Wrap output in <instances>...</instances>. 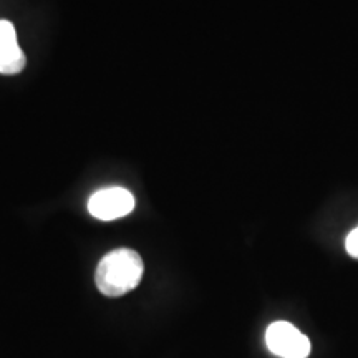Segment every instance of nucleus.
<instances>
[{"label":"nucleus","mask_w":358,"mask_h":358,"mask_svg":"<svg viewBox=\"0 0 358 358\" xmlns=\"http://www.w3.org/2000/svg\"><path fill=\"white\" fill-rule=\"evenodd\" d=\"M145 264L136 250L122 248L106 254L98 262L95 284L106 297H122L140 285Z\"/></svg>","instance_id":"f257e3e1"},{"label":"nucleus","mask_w":358,"mask_h":358,"mask_svg":"<svg viewBox=\"0 0 358 358\" xmlns=\"http://www.w3.org/2000/svg\"><path fill=\"white\" fill-rule=\"evenodd\" d=\"M266 345L280 358H307L310 340L289 322H274L266 330Z\"/></svg>","instance_id":"f03ea898"},{"label":"nucleus","mask_w":358,"mask_h":358,"mask_svg":"<svg viewBox=\"0 0 358 358\" xmlns=\"http://www.w3.org/2000/svg\"><path fill=\"white\" fill-rule=\"evenodd\" d=\"M134 209V196L124 187H105L90 196L88 213L98 221H116Z\"/></svg>","instance_id":"7ed1b4c3"},{"label":"nucleus","mask_w":358,"mask_h":358,"mask_svg":"<svg viewBox=\"0 0 358 358\" xmlns=\"http://www.w3.org/2000/svg\"><path fill=\"white\" fill-rule=\"evenodd\" d=\"M25 65L27 57L19 45L15 25L10 20H0V73L17 75Z\"/></svg>","instance_id":"20e7f679"},{"label":"nucleus","mask_w":358,"mask_h":358,"mask_svg":"<svg viewBox=\"0 0 358 358\" xmlns=\"http://www.w3.org/2000/svg\"><path fill=\"white\" fill-rule=\"evenodd\" d=\"M345 248H347V252L350 254L352 257L358 259V227H355V229L347 236Z\"/></svg>","instance_id":"39448f33"}]
</instances>
